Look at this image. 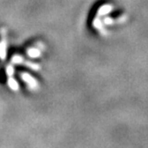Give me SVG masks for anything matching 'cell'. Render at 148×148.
<instances>
[{
  "label": "cell",
  "instance_id": "6da1fadb",
  "mask_svg": "<svg viewBox=\"0 0 148 148\" xmlns=\"http://www.w3.org/2000/svg\"><path fill=\"white\" fill-rule=\"evenodd\" d=\"M124 16V12L114 9L109 1H98L90 9L88 16V25L92 30L99 31L104 26H111L115 21H119Z\"/></svg>",
  "mask_w": 148,
  "mask_h": 148
},
{
  "label": "cell",
  "instance_id": "7a4b0ae2",
  "mask_svg": "<svg viewBox=\"0 0 148 148\" xmlns=\"http://www.w3.org/2000/svg\"><path fill=\"white\" fill-rule=\"evenodd\" d=\"M22 56L25 57L28 61L30 60H36L40 58L42 54V49L40 48V45H38L37 42H29L25 44V46L22 48Z\"/></svg>",
  "mask_w": 148,
  "mask_h": 148
}]
</instances>
